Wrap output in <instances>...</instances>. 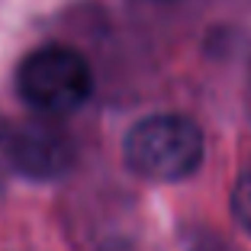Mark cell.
<instances>
[{"instance_id": "obj_1", "label": "cell", "mask_w": 251, "mask_h": 251, "mask_svg": "<svg viewBox=\"0 0 251 251\" xmlns=\"http://www.w3.org/2000/svg\"><path fill=\"white\" fill-rule=\"evenodd\" d=\"M123 155L126 164L145 180H184L203 161V132L187 116H145L126 132Z\"/></svg>"}, {"instance_id": "obj_4", "label": "cell", "mask_w": 251, "mask_h": 251, "mask_svg": "<svg viewBox=\"0 0 251 251\" xmlns=\"http://www.w3.org/2000/svg\"><path fill=\"white\" fill-rule=\"evenodd\" d=\"M229 203H232V216H235L238 229L251 235V171H245L242 177L235 180Z\"/></svg>"}, {"instance_id": "obj_3", "label": "cell", "mask_w": 251, "mask_h": 251, "mask_svg": "<svg viewBox=\"0 0 251 251\" xmlns=\"http://www.w3.org/2000/svg\"><path fill=\"white\" fill-rule=\"evenodd\" d=\"M0 155L26 177H58L71 168L74 145L61 129L36 119L0 116Z\"/></svg>"}, {"instance_id": "obj_2", "label": "cell", "mask_w": 251, "mask_h": 251, "mask_svg": "<svg viewBox=\"0 0 251 251\" xmlns=\"http://www.w3.org/2000/svg\"><path fill=\"white\" fill-rule=\"evenodd\" d=\"M16 90L23 103L45 116H65L77 110L94 90L90 65L77 49L49 42L32 49L16 68Z\"/></svg>"}]
</instances>
